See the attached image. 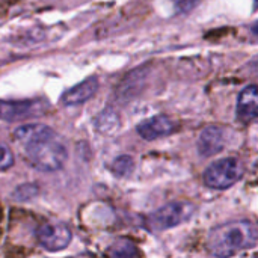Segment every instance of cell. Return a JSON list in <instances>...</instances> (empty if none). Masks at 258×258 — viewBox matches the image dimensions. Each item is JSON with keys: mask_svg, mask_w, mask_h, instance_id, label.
I'll use <instances>...</instances> for the list:
<instances>
[{"mask_svg": "<svg viewBox=\"0 0 258 258\" xmlns=\"http://www.w3.org/2000/svg\"><path fill=\"white\" fill-rule=\"evenodd\" d=\"M258 228L251 221H231L210 230L207 236V249L218 258L233 255L251 249L257 245Z\"/></svg>", "mask_w": 258, "mask_h": 258, "instance_id": "1", "label": "cell"}, {"mask_svg": "<svg viewBox=\"0 0 258 258\" xmlns=\"http://www.w3.org/2000/svg\"><path fill=\"white\" fill-rule=\"evenodd\" d=\"M23 147L27 163L42 172L59 171L60 168H63L68 157L65 145L59 142L54 132L32 142H27Z\"/></svg>", "mask_w": 258, "mask_h": 258, "instance_id": "2", "label": "cell"}, {"mask_svg": "<svg viewBox=\"0 0 258 258\" xmlns=\"http://www.w3.org/2000/svg\"><path fill=\"white\" fill-rule=\"evenodd\" d=\"M195 210L197 207L189 201H174L148 215L145 222L148 230L160 233L187 222L195 215Z\"/></svg>", "mask_w": 258, "mask_h": 258, "instance_id": "3", "label": "cell"}, {"mask_svg": "<svg viewBox=\"0 0 258 258\" xmlns=\"http://www.w3.org/2000/svg\"><path fill=\"white\" fill-rule=\"evenodd\" d=\"M243 175V165L234 157L213 162L204 172V183L210 189L224 190L234 186Z\"/></svg>", "mask_w": 258, "mask_h": 258, "instance_id": "4", "label": "cell"}, {"mask_svg": "<svg viewBox=\"0 0 258 258\" xmlns=\"http://www.w3.org/2000/svg\"><path fill=\"white\" fill-rule=\"evenodd\" d=\"M47 110H48V101L44 98L18 100V101L0 100V119L8 122L36 118L44 115Z\"/></svg>", "mask_w": 258, "mask_h": 258, "instance_id": "5", "label": "cell"}, {"mask_svg": "<svg viewBox=\"0 0 258 258\" xmlns=\"http://www.w3.org/2000/svg\"><path fill=\"white\" fill-rule=\"evenodd\" d=\"M71 239L73 233L63 222H44L36 230V240L44 249L51 252L65 249Z\"/></svg>", "mask_w": 258, "mask_h": 258, "instance_id": "6", "label": "cell"}, {"mask_svg": "<svg viewBox=\"0 0 258 258\" xmlns=\"http://www.w3.org/2000/svg\"><path fill=\"white\" fill-rule=\"evenodd\" d=\"M177 128H178V125L172 118H169L166 115H156V116H151V118L142 121L136 130L142 139L156 141V139L172 135L174 132H177Z\"/></svg>", "mask_w": 258, "mask_h": 258, "instance_id": "7", "label": "cell"}, {"mask_svg": "<svg viewBox=\"0 0 258 258\" xmlns=\"http://www.w3.org/2000/svg\"><path fill=\"white\" fill-rule=\"evenodd\" d=\"M227 144V132L219 125H210L203 130L198 139V151L203 157H210L221 153Z\"/></svg>", "mask_w": 258, "mask_h": 258, "instance_id": "8", "label": "cell"}, {"mask_svg": "<svg viewBox=\"0 0 258 258\" xmlns=\"http://www.w3.org/2000/svg\"><path fill=\"white\" fill-rule=\"evenodd\" d=\"M98 91V79L97 77H88L79 85L73 86L62 95V103L65 106H79L91 100L95 92Z\"/></svg>", "mask_w": 258, "mask_h": 258, "instance_id": "9", "label": "cell"}, {"mask_svg": "<svg viewBox=\"0 0 258 258\" xmlns=\"http://www.w3.org/2000/svg\"><path fill=\"white\" fill-rule=\"evenodd\" d=\"M237 116L248 122L258 118V85L246 86L237 98Z\"/></svg>", "mask_w": 258, "mask_h": 258, "instance_id": "10", "label": "cell"}, {"mask_svg": "<svg viewBox=\"0 0 258 258\" xmlns=\"http://www.w3.org/2000/svg\"><path fill=\"white\" fill-rule=\"evenodd\" d=\"M107 258H141V251L128 239H118L115 240L106 251Z\"/></svg>", "mask_w": 258, "mask_h": 258, "instance_id": "11", "label": "cell"}, {"mask_svg": "<svg viewBox=\"0 0 258 258\" xmlns=\"http://www.w3.org/2000/svg\"><path fill=\"white\" fill-rule=\"evenodd\" d=\"M133 159L130 156H119L113 160V165H112V171L122 177V175H128L132 171H133Z\"/></svg>", "mask_w": 258, "mask_h": 258, "instance_id": "12", "label": "cell"}, {"mask_svg": "<svg viewBox=\"0 0 258 258\" xmlns=\"http://www.w3.org/2000/svg\"><path fill=\"white\" fill-rule=\"evenodd\" d=\"M14 165V154L11 151V148L0 142V171H6Z\"/></svg>", "mask_w": 258, "mask_h": 258, "instance_id": "13", "label": "cell"}, {"mask_svg": "<svg viewBox=\"0 0 258 258\" xmlns=\"http://www.w3.org/2000/svg\"><path fill=\"white\" fill-rule=\"evenodd\" d=\"M200 0H172L174 6L177 8L178 12H189L192 11L197 5H198Z\"/></svg>", "mask_w": 258, "mask_h": 258, "instance_id": "14", "label": "cell"}, {"mask_svg": "<svg viewBox=\"0 0 258 258\" xmlns=\"http://www.w3.org/2000/svg\"><path fill=\"white\" fill-rule=\"evenodd\" d=\"M249 36L252 41L258 42V21H255L251 27H249Z\"/></svg>", "mask_w": 258, "mask_h": 258, "instance_id": "15", "label": "cell"}, {"mask_svg": "<svg viewBox=\"0 0 258 258\" xmlns=\"http://www.w3.org/2000/svg\"><path fill=\"white\" fill-rule=\"evenodd\" d=\"M76 258H94V257H91V255H80V257H76Z\"/></svg>", "mask_w": 258, "mask_h": 258, "instance_id": "16", "label": "cell"}, {"mask_svg": "<svg viewBox=\"0 0 258 258\" xmlns=\"http://www.w3.org/2000/svg\"><path fill=\"white\" fill-rule=\"evenodd\" d=\"M255 8H258V0H255Z\"/></svg>", "mask_w": 258, "mask_h": 258, "instance_id": "17", "label": "cell"}]
</instances>
